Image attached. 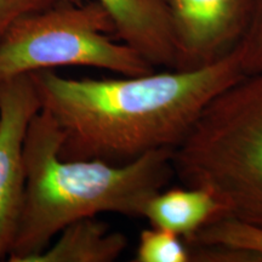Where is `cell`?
Segmentation results:
<instances>
[{
	"mask_svg": "<svg viewBox=\"0 0 262 262\" xmlns=\"http://www.w3.org/2000/svg\"><path fill=\"white\" fill-rule=\"evenodd\" d=\"M168 229L150 227L140 233L135 262H189L188 245Z\"/></svg>",
	"mask_w": 262,
	"mask_h": 262,
	"instance_id": "obj_11",
	"label": "cell"
},
{
	"mask_svg": "<svg viewBox=\"0 0 262 262\" xmlns=\"http://www.w3.org/2000/svg\"><path fill=\"white\" fill-rule=\"evenodd\" d=\"M114 34L155 68H176V47L166 0H96Z\"/></svg>",
	"mask_w": 262,
	"mask_h": 262,
	"instance_id": "obj_7",
	"label": "cell"
},
{
	"mask_svg": "<svg viewBox=\"0 0 262 262\" xmlns=\"http://www.w3.org/2000/svg\"><path fill=\"white\" fill-rule=\"evenodd\" d=\"M143 217L150 226L171 231L187 242L211 221L221 217V208L210 193L196 187L160 191L149 199Z\"/></svg>",
	"mask_w": 262,
	"mask_h": 262,
	"instance_id": "obj_9",
	"label": "cell"
},
{
	"mask_svg": "<svg viewBox=\"0 0 262 262\" xmlns=\"http://www.w3.org/2000/svg\"><path fill=\"white\" fill-rule=\"evenodd\" d=\"M244 73L262 71V0H255L253 14L243 39L235 48Z\"/></svg>",
	"mask_w": 262,
	"mask_h": 262,
	"instance_id": "obj_12",
	"label": "cell"
},
{
	"mask_svg": "<svg viewBox=\"0 0 262 262\" xmlns=\"http://www.w3.org/2000/svg\"><path fill=\"white\" fill-rule=\"evenodd\" d=\"M40 111L31 74L0 81V261L9 258L26 192L25 140Z\"/></svg>",
	"mask_w": 262,
	"mask_h": 262,
	"instance_id": "obj_6",
	"label": "cell"
},
{
	"mask_svg": "<svg viewBox=\"0 0 262 262\" xmlns=\"http://www.w3.org/2000/svg\"><path fill=\"white\" fill-rule=\"evenodd\" d=\"M243 74L234 49L189 71L72 79L44 70L31 77L40 110L60 129L61 158L125 164L152 150L175 149L206 104Z\"/></svg>",
	"mask_w": 262,
	"mask_h": 262,
	"instance_id": "obj_1",
	"label": "cell"
},
{
	"mask_svg": "<svg viewBox=\"0 0 262 262\" xmlns=\"http://www.w3.org/2000/svg\"><path fill=\"white\" fill-rule=\"evenodd\" d=\"M86 0H0V38L21 18L61 4H80Z\"/></svg>",
	"mask_w": 262,
	"mask_h": 262,
	"instance_id": "obj_13",
	"label": "cell"
},
{
	"mask_svg": "<svg viewBox=\"0 0 262 262\" xmlns=\"http://www.w3.org/2000/svg\"><path fill=\"white\" fill-rule=\"evenodd\" d=\"M96 0L61 4L12 25L0 38V81L56 67L81 66L135 77L156 71L122 41Z\"/></svg>",
	"mask_w": 262,
	"mask_h": 262,
	"instance_id": "obj_4",
	"label": "cell"
},
{
	"mask_svg": "<svg viewBox=\"0 0 262 262\" xmlns=\"http://www.w3.org/2000/svg\"><path fill=\"white\" fill-rule=\"evenodd\" d=\"M255 0H166L176 68L205 67L234 51L247 32Z\"/></svg>",
	"mask_w": 262,
	"mask_h": 262,
	"instance_id": "obj_5",
	"label": "cell"
},
{
	"mask_svg": "<svg viewBox=\"0 0 262 262\" xmlns=\"http://www.w3.org/2000/svg\"><path fill=\"white\" fill-rule=\"evenodd\" d=\"M172 166L183 186L214 196L221 217L262 228V71L206 104L173 149Z\"/></svg>",
	"mask_w": 262,
	"mask_h": 262,
	"instance_id": "obj_3",
	"label": "cell"
},
{
	"mask_svg": "<svg viewBox=\"0 0 262 262\" xmlns=\"http://www.w3.org/2000/svg\"><path fill=\"white\" fill-rule=\"evenodd\" d=\"M126 247L123 233L111 231L96 217H85L66 226L47 249L27 262H112Z\"/></svg>",
	"mask_w": 262,
	"mask_h": 262,
	"instance_id": "obj_8",
	"label": "cell"
},
{
	"mask_svg": "<svg viewBox=\"0 0 262 262\" xmlns=\"http://www.w3.org/2000/svg\"><path fill=\"white\" fill-rule=\"evenodd\" d=\"M60 147V129L40 110L25 140V201L10 262H27L80 219L104 212L143 217L149 199L175 176L170 148L152 150L125 164H110L63 159Z\"/></svg>",
	"mask_w": 262,
	"mask_h": 262,
	"instance_id": "obj_2",
	"label": "cell"
},
{
	"mask_svg": "<svg viewBox=\"0 0 262 262\" xmlns=\"http://www.w3.org/2000/svg\"><path fill=\"white\" fill-rule=\"evenodd\" d=\"M187 245L222 244L254 251L262 257V228L229 217H220L204 226Z\"/></svg>",
	"mask_w": 262,
	"mask_h": 262,
	"instance_id": "obj_10",
	"label": "cell"
}]
</instances>
